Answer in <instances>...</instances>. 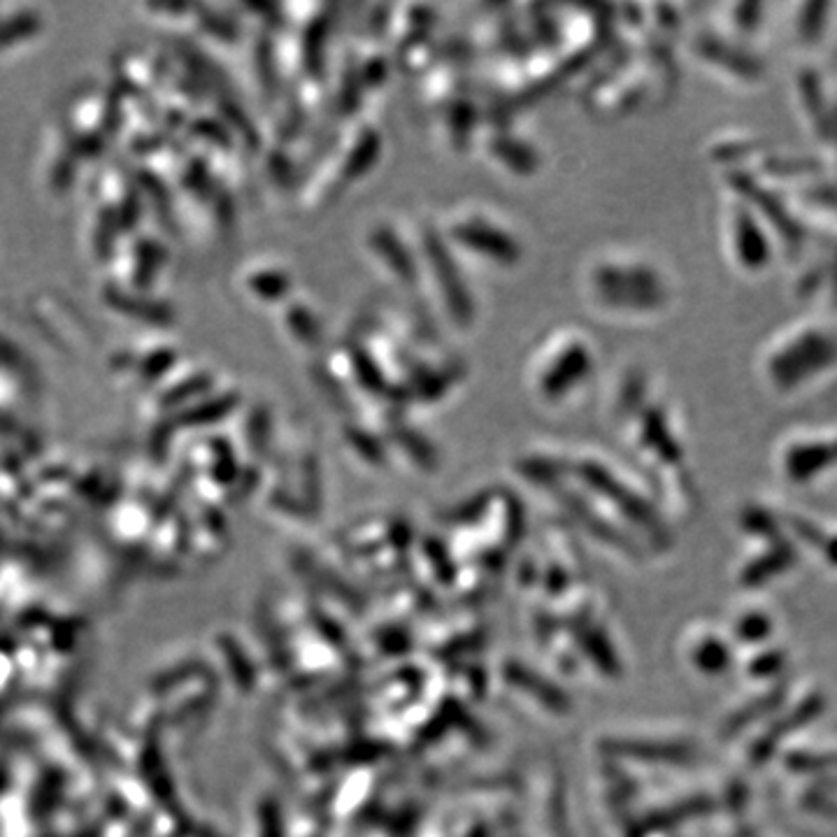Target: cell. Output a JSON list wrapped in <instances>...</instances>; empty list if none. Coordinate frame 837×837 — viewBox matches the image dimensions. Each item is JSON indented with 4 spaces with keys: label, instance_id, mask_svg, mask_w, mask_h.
Listing matches in <instances>:
<instances>
[{
    "label": "cell",
    "instance_id": "1",
    "mask_svg": "<svg viewBox=\"0 0 837 837\" xmlns=\"http://www.w3.org/2000/svg\"><path fill=\"white\" fill-rule=\"evenodd\" d=\"M835 373L837 324L824 314L777 328L756 354V377L779 401H796Z\"/></svg>",
    "mask_w": 837,
    "mask_h": 837
},
{
    "label": "cell",
    "instance_id": "2",
    "mask_svg": "<svg viewBox=\"0 0 837 837\" xmlns=\"http://www.w3.org/2000/svg\"><path fill=\"white\" fill-rule=\"evenodd\" d=\"M598 309L628 322L663 319L679 301V284L661 258L642 252H608L587 273Z\"/></svg>",
    "mask_w": 837,
    "mask_h": 837
},
{
    "label": "cell",
    "instance_id": "3",
    "mask_svg": "<svg viewBox=\"0 0 837 837\" xmlns=\"http://www.w3.org/2000/svg\"><path fill=\"white\" fill-rule=\"evenodd\" d=\"M719 238L728 266L745 277L766 275L784 254L770 224L730 189H723L719 203Z\"/></svg>",
    "mask_w": 837,
    "mask_h": 837
},
{
    "label": "cell",
    "instance_id": "4",
    "mask_svg": "<svg viewBox=\"0 0 837 837\" xmlns=\"http://www.w3.org/2000/svg\"><path fill=\"white\" fill-rule=\"evenodd\" d=\"M777 463L794 482H813L837 473V414L784 433L777 444Z\"/></svg>",
    "mask_w": 837,
    "mask_h": 837
},
{
    "label": "cell",
    "instance_id": "5",
    "mask_svg": "<svg viewBox=\"0 0 837 837\" xmlns=\"http://www.w3.org/2000/svg\"><path fill=\"white\" fill-rule=\"evenodd\" d=\"M693 61L717 80L730 87H756L766 80V59L747 42L726 36L719 29H705L691 40Z\"/></svg>",
    "mask_w": 837,
    "mask_h": 837
},
{
    "label": "cell",
    "instance_id": "6",
    "mask_svg": "<svg viewBox=\"0 0 837 837\" xmlns=\"http://www.w3.org/2000/svg\"><path fill=\"white\" fill-rule=\"evenodd\" d=\"M835 8L826 3H815V6H798L796 8V19H794V36L798 45L805 47H817L826 40L828 29H830V12Z\"/></svg>",
    "mask_w": 837,
    "mask_h": 837
}]
</instances>
